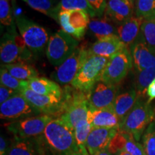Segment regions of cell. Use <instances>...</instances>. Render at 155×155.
<instances>
[{"instance_id":"cell-1","label":"cell","mask_w":155,"mask_h":155,"mask_svg":"<svg viewBox=\"0 0 155 155\" xmlns=\"http://www.w3.org/2000/svg\"><path fill=\"white\" fill-rule=\"evenodd\" d=\"M42 137L55 155H71L79 150L74 130L59 119H53L48 124Z\"/></svg>"},{"instance_id":"cell-2","label":"cell","mask_w":155,"mask_h":155,"mask_svg":"<svg viewBox=\"0 0 155 155\" xmlns=\"http://www.w3.org/2000/svg\"><path fill=\"white\" fill-rule=\"evenodd\" d=\"M154 106L144 97L139 96L134 107L120 123L119 130L130 134L136 141H139L147 127L154 120Z\"/></svg>"},{"instance_id":"cell-3","label":"cell","mask_w":155,"mask_h":155,"mask_svg":"<svg viewBox=\"0 0 155 155\" xmlns=\"http://www.w3.org/2000/svg\"><path fill=\"white\" fill-rule=\"evenodd\" d=\"M108 61V58L91 55L88 53V58L71 83L72 86L78 91L88 93L96 83L101 81Z\"/></svg>"},{"instance_id":"cell-4","label":"cell","mask_w":155,"mask_h":155,"mask_svg":"<svg viewBox=\"0 0 155 155\" xmlns=\"http://www.w3.org/2000/svg\"><path fill=\"white\" fill-rule=\"evenodd\" d=\"M22 38L16 33L14 25L1 39L0 58L4 64H12L28 61L32 57V52L28 49Z\"/></svg>"},{"instance_id":"cell-5","label":"cell","mask_w":155,"mask_h":155,"mask_svg":"<svg viewBox=\"0 0 155 155\" xmlns=\"http://www.w3.org/2000/svg\"><path fill=\"white\" fill-rule=\"evenodd\" d=\"M78 40L63 30L50 36L46 48V55L54 66H59L74 53L78 47Z\"/></svg>"},{"instance_id":"cell-6","label":"cell","mask_w":155,"mask_h":155,"mask_svg":"<svg viewBox=\"0 0 155 155\" xmlns=\"http://www.w3.org/2000/svg\"><path fill=\"white\" fill-rule=\"evenodd\" d=\"M15 22L21 37L32 53H42L47 48L50 38L43 27L24 16L16 17Z\"/></svg>"},{"instance_id":"cell-7","label":"cell","mask_w":155,"mask_h":155,"mask_svg":"<svg viewBox=\"0 0 155 155\" xmlns=\"http://www.w3.org/2000/svg\"><path fill=\"white\" fill-rule=\"evenodd\" d=\"M53 119V116L40 114L12 121L6 124L5 127L8 131L13 134L15 139L33 138L43 134L47 125Z\"/></svg>"},{"instance_id":"cell-8","label":"cell","mask_w":155,"mask_h":155,"mask_svg":"<svg viewBox=\"0 0 155 155\" xmlns=\"http://www.w3.org/2000/svg\"><path fill=\"white\" fill-rule=\"evenodd\" d=\"M66 96L65 109L58 119L74 130L75 127L81 120L87 119L88 111V101L87 93L76 90L70 94L65 91Z\"/></svg>"},{"instance_id":"cell-9","label":"cell","mask_w":155,"mask_h":155,"mask_svg":"<svg viewBox=\"0 0 155 155\" xmlns=\"http://www.w3.org/2000/svg\"><path fill=\"white\" fill-rule=\"evenodd\" d=\"M133 68V61L129 48L109 58L103 72L101 81L112 85H117L127 77Z\"/></svg>"},{"instance_id":"cell-10","label":"cell","mask_w":155,"mask_h":155,"mask_svg":"<svg viewBox=\"0 0 155 155\" xmlns=\"http://www.w3.org/2000/svg\"><path fill=\"white\" fill-rule=\"evenodd\" d=\"M88 56V50L84 45L78 46L74 53L55 68L52 77L62 86L72 83Z\"/></svg>"},{"instance_id":"cell-11","label":"cell","mask_w":155,"mask_h":155,"mask_svg":"<svg viewBox=\"0 0 155 155\" xmlns=\"http://www.w3.org/2000/svg\"><path fill=\"white\" fill-rule=\"evenodd\" d=\"M41 112L30 104L21 94L15 95L0 106L2 119L16 121L40 115Z\"/></svg>"},{"instance_id":"cell-12","label":"cell","mask_w":155,"mask_h":155,"mask_svg":"<svg viewBox=\"0 0 155 155\" xmlns=\"http://www.w3.org/2000/svg\"><path fill=\"white\" fill-rule=\"evenodd\" d=\"M20 94L33 105L42 114L61 116L65 109L66 96L63 95L62 98L55 96H44L32 91L28 87L22 90Z\"/></svg>"},{"instance_id":"cell-13","label":"cell","mask_w":155,"mask_h":155,"mask_svg":"<svg viewBox=\"0 0 155 155\" xmlns=\"http://www.w3.org/2000/svg\"><path fill=\"white\" fill-rule=\"evenodd\" d=\"M89 22V15L83 10L61 11L58 15L62 30L78 40L85 35Z\"/></svg>"},{"instance_id":"cell-14","label":"cell","mask_w":155,"mask_h":155,"mask_svg":"<svg viewBox=\"0 0 155 155\" xmlns=\"http://www.w3.org/2000/svg\"><path fill=\"white\" fill-rule=\"evenodd\" d=\"M118 86L99 81L87 93L89 109L113 108Z\"/></svg>"},{"instance_id":"cell-15","label":"cell","mask_w":155,"mask_h":155,"mask_svg":"<svg viewBox=\"0 0 155 155\" xmlns=\"http://www.w3.org/2000/svg\"><path fill=\"white\" fill-rule=\"evenodd\" d=\"M42 135L28 139H15L6 155H46Z\"/></svg>"},{"instance_id":"cell-16","label":"cell","mask_w":155,"mask_h":155,"mask_svg":"<svg viewBox=\"0 0 155 155\" xmlns=\"http://www.w3.org/2000/svg\"><path fill=\"white\" fill-rule=\"evenodd\" d=\"M135 71L155 66V53L139 38L129 48Z\"/></svg>"},{"instance_id":"cell-17","label":"cell","mask_w":155,"mask_h":155,"mask_svg":"<svg viewBox=\"0 0 155 155\" xmlns=\"http://www.w3.org/2000/svg\"><path fill=\"white\" fill-rule=\"evenodd\" d=\"M134 6L129 0H108L104 16L119 25L134 16Z\"/></svg>"},{"instance_id":"cell-18","label":"cell","mask_w":155,"mask_h":155,"mask_svg":"<svg viewBox=\"0 0 155 155\" xmlns=\"http://www.w3.org/2000/svg\"><path fill=\"white\" fill-rule=\"evenodd\" d=\"M118 129L97 128L92 129L86 141V147L90 155H94L99 151L108 150L111 139L116 135Z\"/></svg>"},{"instance_id":"cell-19","label":"cell","mask_w":155,"mask_h":155,"mask_svg":"<svg viewBox=\"0 0 155 155\" xmlns=\"http://www.w3.org/2000/svg\"><path fill=\"white\" fill-rule=\"evenodd\" d=\"M127 48L118 35H112L98 40L89 48L88 53L100 57L110 58Z\"/></svg>"},{"instance_id":"cell-20","label":"cell","mask_w":155,"mask_h":155,"mask_svg":"<svg viewBox=\"0 0 155 155\" xmlns=\"http://www.w3.org/2000/svg\"><path fill=\"white\" fill-rule=\"evenodd\" d=\"M87 120L92 129L107 128L119 129L120 121L113 108L110 109H89Z\"/></svg>"},{"instance_id":"cell-21","label":"cell","mask_w":155,"mask_h":155,"mask_svg":"<svg viewBox=\"0 0 155 155\" xmlns=\"http://www.w3.org/2000/svg\"><path fill=\"white\" fill-rule=\"evenodd\" d=\"M143 19L134 15L122 24L117 25V35L128 48L134 42L140 33Z\"/></svg>"},{"instance_id":"cell-22","label":"cell","mask_w":155,"mask_h":155,"mask_svg":"<svg viewBox=\"0 0 155 155\" xmlns=\"http://www.w3.org/2000/svg\"><path fill=\"white\" fill-rule=\"evenodd\" d=\"M138 98V94L134 88H131L116 96L113 109L120 123L134 107Z\"/></svg>"},{"instance_id":"cell-23","label":"cell","mask_w":155,"mask_h":155,"mask_svg":"<svg viewBox=\"0 0 155 155\" xmlns=\"http://www.w3.org/2000/svg\"><path fill=\"white\" fill-rule=\"evenodd\" d=\"M28 88L38 94L44 96H63V91L58 83L46 78L37 77L28 81Z\"/></svg>"},{"instance_id":"cell-24","label":"cell","mask_w":155,"mask_h":155,"mask_svg":"<svg viewBox=\"0 0 155 155\" xmlns=\"http://www.w3.org/2000/svg\"><path fill=\"white\" fill-rule=\"evenodd\" d=\"M116 27L117 25L105 16L98 19L92 18L88 24L89 30L97 40L112 35H117Z\"/></svg>"},{"instance_id":"cell-25","label":"cell","mask_w":155,"mask_h":155,"mask_svg":"<svg viewBox=\"0 0 155 155\" xmlns=\"http://www.w3.org/2000/svg\"><path fill=\"white\" fill-rule=\"evenodd\" d=\"M31 8L51 17L58 22L61 12L60 2L57 0H24Z\"/></svg>"},{"instance_id":"cell-26","label":"cell","mask_w":155,"mask_h":155,"mask_svg":"<svg viewBox=\"0 0 155 155\" xmlns=\"http://www.w3.org/2000/svg\"><path fill=\"white\" fill-rule=\"evenodd\" d=\"M7 70L12 75L22 81H30L38 77V71L34 67L31 66L24 62L12 64H4L1 65Z\"/></svg>"},{"instance_id":"cell-27","label":"cell","mask_w":155,"mask_h":155,"mask_svg":"<svg viewBox=\"0 0 155 155\" xmlns=\"http://www.w3.org/2000/svg\"><path fill=\"white\" fill-rule=\"evenodd\" d=\"M155 79V66L135 71L134 89L139 96L144 97L148 87Z\"/></svg>"},{"instance_id":"cell-28","label":"cell","mask_w":155,"mask_h":155,"mask_svg":"<svg viewBox=\"0 0 155 155\" xmlns=\"http://www.w3.org/2000/svg\"><path fill=\"white\" fill-rule=\"evenodd\" d=\"M138 38L155 53V18L144 19Z\"/></svg>"},{"instance_id":"cell-29","label":"cell","mask_w":155,"mask_h":155,"mask_svg":"<svg viewBox=\"0 0 155 155\" xmlns=\"http://www.w3.org/2000/svg\"><path fill=\"white\" fill-rule=\"evenodd\" d=\"M60 7L61 11L83 10L91 18L96 17L94 9L86 0H61Z\"/></svg>"},{"instance_id":"cell-30","label":"cell","mask_w":155,"mask_h":155,"mask_svg":"<svg viewBox=\"0 0 155 155\" xmlns=\"http://www.w3.org/2000/svg\"><path fill=\"white\" fill-rule=\"evenodd\" d=\"M0 81L1 85L20 93L23 89L28 87V81H22L15 78L4 68L0 71Z\"/></svg>"},{"instance_id":"cell-31","label":"cell","mask_w":155,"mask_h":155,"mask_svg":"<svg viewBox=\"0 0 155 155\" xmlns=\"http://www.w3.org/2000/svg\"><path fill=\"white\" fill-rule=\"evenodd\" d=\"M134 10L136 16L143 20L150 18L155 10V0H136Z\"/></svg>"},{"instance_id":"cell-32","label":"cell","mask_w":155,"mask_h":155,"mask_svg":"<svg viewBox=\"0 0 155 155\" xmlns=\"http://www.w3.org/2000/svg\"><path fill=\"white\" fill-rule=\"evenodd\" d=\"M141 141L145 153L147 155H155V119L144 131Z\"/></svg>"},{"instance_id":"cell-33","label":"cell","mask_w":155,"mask_h":155,"mask_svg":"<svg viewBox=\"0 0 155 155\" xmlns=\"http://www.w3.org/2000/svg\"><path fill=\"white\" fill-rule=\"evenodd\" d=\"M92 128L87 119L81 120L75 127V138L77 144L79 147H86V141L88 139Z\"/></svg>"},{"instance_id":"cell-34","label":"cell","mask_w":155,"mask_h":155,"mask_svg":"<svg viewBox=\"0 0 155 155\" xmlns=\"http://www.w3.org/2000/svg\"><path fill=\"white\" fill-rule=\"evenodd\" d=\"M127 139V133L120 131L119 129L108 145V152L115 155L120 151L124 150Z\"/></svg>"},{"instance_id":"cell-35","label":"cell","mask_w":155,"mask_h":155,"mask_svg":"<svg viewBox=\"0 0 155 155\" xmlns=\"http://www.w3.org/2000/svg\"><path fill=\"white\" fill-rule=\"evenodd\" d=\"M0 20L2 25L5 26L11 27L13 25L9 0H0Z\"/></svg>"},{"instance_id":"cell-36","label":"cell","mask_w":155,"mask_h":155,"mask_svg":"<svg viewBox=\"0 0 155 155\" xmlns=\"http://www.w3.org/2000/svg\"><path fill=\"white\" fill-rule=\"evenodd\" d=\"M127 143L124 150L131 155H144V150L142 144L136 141L134 137L130 134L127 133Z\"/></svg>"},{"instance_id":"cell-37","label":"cell","mask_w":155,"mask_h":155,"mask_svg":"<svg viewBox=\"0 0 155 155\" xmlns=\"http://www.w3.org/2000/svg\"><path fill=\"white\" fill-rule=\"evenodd\" d=\"M91 5L93 9H94L97 17L101 18L104 16L106 7V0H86Z\"/></svg>"},{"instance_id":"cell-38","label":"cell","mask_w":155,"mask_h":155,"mask_svg":"<svg viewBox=\"0 0 155 155\" xmlns=\"http://www.w3.org/2000/svg\"><path fill=\"white\" fill-rule=\"evenodd\" d=\"M18 94H20V93L1 85L0 86V104H3L12 97Z\"/></svg>"},{"instance_id":"cell-39","label":"cell","mask_w":155,"mask_h":155,"mask_svg":"<svg viewBox=\"0 0 155 155\" xmlns=\"http://www.w3.org/2000/svg\"><path fill=\"white\" fill-rule=\"evenodd\" d=\"M147 95L148 96V102L151 103L155 99V79L149 86L147 90Z\"/></svg>"},{"instance_id":"cell-40","label":"cell","mask_w":155,"mask_h":155,"mask_svg":"<svg viewBox=\"0 0 155 155\" xmlns=\"http://www.w3.org/2000/svg\"><path fill=\"white\" fill-rule=\"evenodd\" d=\"M7 147V142L3 136H1L0 138V155H6L8 150Z\"/></svg>"},{"instance_id":"cell-41","label":"cell","mask_w":155,"mask_h":155,"mask_svg":"<svg viewBox=\"0 0 155 155\" xmlns=\"http://www.w3.org/2000/svg\"><path fill=\"white\" fill-rule=\"evenodd\" d=\"M71 155H90L86 147H79V150Z\"/></svg>"},{"instance_id":"cell-42","label":"cell","mask_w":155,"mask_h":155,"mask_svg":"<svg viewBox=\"0 0 155 155\" xmlns=\"http://www.w3.org/2000/svg\"><path fill=\"white\" fill-rule=\"evenodd\" d=\"M94 155H114V154H112L111 153L108 152V150H106L99 151V152L95 153Z\"/></svg>"},{"instance_id":"cell-43","label":"cell","mask_w":155,"mask_h":155,"mask_svg":"<svg viewBox=\"0 0 155 155\" xmlns=\"http://www.w3.org/2000/svg\"><path fill=\"white\" fill-rule=\"evenodd\" d=\"M115 155H131V154H129V152H127V151L121 150V151H120V152H119L118 153H116Z\"/></svg>"},{"instance_id":"cell-44","label":"cell","mask_w":155,"mask_h":155,"mask_svg":"<svg viewBox=\"0 0 155 155\" xmlns=\"http://www.w3.org/2000/svg\"><path fill=\"white\" fill-rule=\"evenodd\" d=\"M129 1L130 2H131V4H132V5H133L134 6V5H135V1H136V0H129Z\"/></svg>"},{"instance_id":"cell-45","label":"cell","mask_w":155,"mask_h":155,"mask_svg":"<svg viewBox=\"0 0 155 155\" xmlns=\"http://www.w3.org/2000/svg\"><path fill=\"white\" fill-rule=\"evenodd\" d=\"M152 17H154V18H155V10H154V15H152Z\"/></svg>"},{"instance_id":"cell-46","label":"cell","mask_w":155,"mask_h":155,"mask_svg":"<svg viewBox=\"0 0 155 155\" xmlns=\"http://www.w3.org/2000/svg\"><path fill=\"white\" fill-rule=\"evenodd\" d=\"M144 155H147V154H146V153H144Z\"/></svg>"},{"instance_id":"cell-47","label":"cell","mask_w":155,"mask_h":155,"mask_svg":"<svg viewBox=\"0 0 155 155\" xmlns=\"http://www.w3.org/2000/svg\"><path fill=\"white\" fill-rule=\"evenodd\" d=\"M54 155H55V154H54Z\"/></svg>"}]
</instances>
